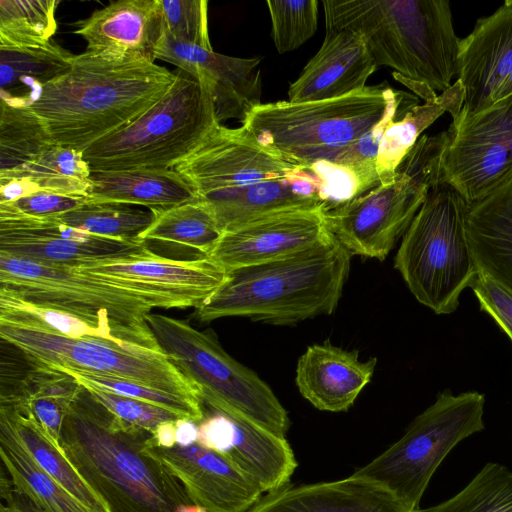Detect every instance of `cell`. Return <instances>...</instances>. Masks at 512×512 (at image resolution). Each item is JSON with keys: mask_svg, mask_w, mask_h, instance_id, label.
Returning a JSON list of instances; mask_svg holds the SVG:
<instances>
[{"mask_svg": "<svg viewBox=\"0 0 512 512\" xmlns=\"http://www.w3.org/2000/svg\"><path fill=\"white\" fill-rule=\"evenodd\" d=\"M175 79L176 73L143 57L86 50L27 106L56 144L83 152L144 113Z\"/></svg>", "mask_w": 512, "mask_h": 512, "instance_id": "1", "label": "cell"}, {"mask_svg": "<svg viewBox=\"0 0 512 512\" xmlns=\"http://www.w3.org/2000/svg\"><path fill=\"white\" fill-rule=\"evenodd\" d=\"M152 435L115 416L83 387L65 416L60 448L111 512H176L192 503L146 451Z\"/></svg>", "mask_w": 512, "mask_h": 512, "instance_id": "2", "label": "cell"}, {"mask_svg": "<svg viewBox=\"0 0 512 512\" xmlns=\"http://www.w3.org/2000/svg\"><path fill=\"white\" fill-rule=\"evenodd\" d=\"M326 33L360 35L377 66L424 100L458 75L461 39L445 0H324Z\"/></svg>", "mask_w": 512, "mask_h": 512, "instance_id": "3", "label": "cell"}, {"mask_svg": "<svg viewBox=\"0 0 512 512\" xmlns=\"http://www.w3.org/2000/svg\"><path fill=\"white\" fill-rule=\"evenodd\" d=\"M351 257L334 237L303 253L229 270L224 283L195 308L197 319L245 317L293 325L330 315L342 296Z\"/></svg>", "mask_w": 512, "mask_h": 512, "instance_id": "4", "label": "cell"}, {"mask_svg": "<svg viewBox=\"0 0 512 512\" xmlns=\"http://www.w3.org/2000/svg\"><path fill=\"white\" fill-rule=\"evenodd\" d=\"M407 96L379 85L322 101L261 103L242 126L262 145L306 169L335 161L391 111L401 108Z\"/></svg>", "mask_w": 512, "mask_h": 512, "instance_id": "5", "label": "cell"}, {"mask_svg": "<svg viewBox=\"0 0 512 512\" xmlns=\"http://www.w3.org/2000/svg\"><path fill=\"white\" fill-rule=\"evenodd\" d=\"M0 290L33 304L71 313L95 327L105 339L161 349L146 316L154 307L168 308L164 301L76 267L0 254Z\"/></svg>", "mask_w": 512, "mask_h": 512, "instance_id": "6", "label": "cell"}, {"mask_svg": "<svg viewBox=\"0 0 512 512\" xmlns=\"http://www.w3.org/2000/svg\"><path fill=\"white\" fill-rule=\"evenodd\" d=\"M469 203L446 181L433 185L402 237L394 260L416 300L451 314L478 273L466 233Z\"/></svg>", "mask_w": 512, "mask_h": 512, "instance_id": "7", "label": "cell"}, {"mask_svg": "<svg viewBox=\"0 0 512 512\" xmlns=\"http://www.w3.org/2000/svg\"><path fill=\"white\" fill-rule=\"evenodd\" d=\"M219 124L206 87L179 69L155 104L91 144L83 156L92 172L172 169Z\"/></svg>", "mask_w": 512, "mask_h": 512, "instance_id": "8", "label": "cell"}, {"mask_svg": "<svg viewBox=\"0 0 512 512\" xmlns=\"http://www.w3.org/2000/svg\"><path fill=\"white\" fill-rule=\"evenodd\" d=\"M450 130L421 136L394 178L326 211L328 228L351 254L384 260L404 236L429 189L443 180Z\"/></svg>", "mask_w": 512, "mask_h": 512, "instance_id": "9", "label": "cell"}, {"mask_svg": "<svg viewBox=\"0 0 512 512\" xmlns=\"http://www.w3.org/2000/svg\"><path fill=\"white\" fill-rule=\"evenodd\" d=\"M146 322L169 360L197 387L204 406L239 414L285 437L290 420L274 392L232 358L213 333L162 314L149 313Z\"/></svg>", "mask_w": 512, "mask_h": 512, "instance_id": "10", "label": "cell"}, {"mask_svg": "<svg viewBox=\"0 0 512 512\" xmlns=\"http://www.w3.org/2000/svg\"><path fill=\"white\" fill-rule=\"evenodd\" d=\"M485 396L445 389L404 435L352 475L373 481L416 512L437 468L464 439L484 430Z\"/></svg>", "mask_w": 512, "mask_h": 512, "instance_id": "11", "label": "cell"}, {"mask_svg": "<svg viewBox=\"0 0 512 512\" xmlns=\"http://www.w3.org/2000/svg\"><path fill=\"white\" fill-rule=\"evenodd\" d=\"M0 338L39 364L126 379L202 400L197 387L161 349L94 336L71 338L6 324H0Z\"/></svg>", "mask_w": 512, "mask_h": 512, "instance_id": "12", "label": "cell"}, {"mask_svg": "<svg viewBox=\"0 0 512 512\" xmlns=\"http://www.w3.org/2000/svg\"><path fill=\"white\" fill-rule=\"evenodd\" d=\"M442 177L469 204L512 177V95L464 120H453Z\"/></svg>", "mask_w": 512, "mask_h": 512, "instance_id": "13", "label": "cell"}, {"mask_svg": "<svg viewBox=\"0 0 512 512\" xmlns=\"http://www.w3.org/2000/svg\"><path fill=\"white\" fill-rule=\"evenodd\" d=\"M172 169L202 196L289 177L305 168L262 145L245 127L219 124Z\"/></svg>", "mask_w": 512, "mask_h": 512, "instance_id": "14", "label": "cell"}, {"mask_svg": "<svg viewBox=\"0 0 512 512\" xmlns=\"http://www.w3.org/2000/svg\"><path fill=\"white\" fill-rule=\"evenodd\" d=\"M333 238L324 205L291 208L224 231L209 258L229 271L303 253Z\"/></svg>", "mask_w": 512, "mask_h": 512, "instance_id": "15", "label": "cell"}, {"mask_svg": "<svg viewBox=\"0 0 512 512\" xmlns=\"http://www.w3.org/2000/svg\"><path fill=\"white\" fill-rule=\"evenodd\" d=\"M151 253L140 239L120 240L92 235L68 226L57 217L0 214V254L46 265L78 267Z\"/></svg>", "mask_w": 512, "mask_h": 512, "instance_id": "16", "label": "cell"}, {"mask_svg": "<svg viewBox=\"0 0 512 512\" xmlns=\"http://www.w3.org/2000/svg\"><path fill=\"white\" fill-rule=\"evenodd\" d=\"M76 268L126 289L158 298L168 308H197L227 278V271L209 257L178 260L154 252Z\"/></svg>", "mask_w": 512, "mask_h": 512, "instance_id": "17", "label": "cell"}, {"mask_svg": "<svg viewBox=\"0 0 512 512\" xmlns=\"http://www.w3.org/2000/svg\"><path fill=\"white\" fill-rule=\"evenodd\" d=\"M458 80L463 104L453 120H464L512 95V0L479 19L460 42Z\"/></svg>", "mask_w": 512, "mask_h": 512, "instance_id": "18", "label": "cell"}, {"mask_svg": "<svg viewBox=\"0 0 512 512\" xmlns=\"http://www.w3.org/2000/svg\"><path fill=\"white\" fill-rule=\"evenodd\" d=\"M152 436L146 451L177 478L192 504L207 512H248L263 497L259 485L225 456L198 443L161 448Z\"/></svg>", "mask_w": 512, "mask_h": 512, "instance_id": "19", "label": "cell"}, {"mask_svg": "<svg viewBox=\"0 0 512 512\" xmlns=\"http://www.w3.org/2000/svg\"><path fill=\"white\" fill-rule=\"evenodd\" d=\"M154 58L190 74L210 93L218 122H243L261 104L260 58H238L178 42L163 34Z\"/></svg>", "mask_w": 512, "mask_h": 512, "instance_id": "20", "label": "cell"}, {"mask_svg": "<svg viewBox=\"0 0 512 512\" xmlns=\"http://www.w3.org/2000/svg\"><path fill=\"white\" fill-rule=\"evenodd\" d=\"M377 67L360 35L346 30L326 33L318 52L289 86L288 101H322L360 91Z\"/></svg>", "mask_w": 512, "mask_h": 512, "instance_id": "21", "label": "cell"}, {"mask_svg": "<svg viewBox=\"0 0 512 512\" xmlns=\"http://www.w3.org/2000/svg\"><path fill=\"white\" fill-rule=\"evenodd\" d=\"M376 364V357L361 361L357 350H345L328 341L313 344L298 359L295 383L315 408L344 412L371 381Z\"/></svg>", "mask_w": 512, "mask_h": 512, "instance_id": "22", "label": "cell"}, {"mask_svg": "<svg viewBox=\"0 0 512 512\" xmlns=\"http://www.w3.org/2000/svg\"><path fill=\"white\" fill-rule=\"evenodd\" d=\"M73 33L87 43V51L132 55L154 61L164 34L160 0H118L80 20Z\"/></svg>", "mask_w": 512, "mask_h": 512, "instance_id": "23", "label": "cell"}, {"mask_svg": "<svg viewBox=\"0 0 512 512\" xmlns=\"http://www.w3.org/2000/svg\"><path fill=\"white\" fill-rule=\"evenodd\" d=\"M212 211L222 232L276 211L324 205L321 182L304 169L292 176L197 196Z\"/></svg>", "mask_w": 512, "mask_h": 512, "instance_id": "24", "label": "cell"}, {"mask_svg": "<svg viewBox=\"0 0 512 512\" xmlns=\"http://www.w3.org/2000/svg\"><path fill=\"white\" fill-rule=\"evenodd\" d=\"M248 512H414L381 485L351 475L332 482L286 486Z\"/></svg>", "mask_w": 512, "mask_h": 512, "instance_id": "25", "label": "cell"}, {"mask_svg": "<svg viewBox=\"0 0 512 512\" xmlns=\"http://www.w3.org/2000/svg\"><path fill=\"white\" fill-rule=\"evenodd\" d=\"M466 233L478 271L512 291V177L469 204Z\"/></svg>", "mask_w": 512, "mask_h": 512, "instance_id": "26", "label": "cell"}, {"mask_svg": "<svg viewBox=\"0 0 512 512\" xmlns=\"http://www.w3.org/2000/svg\"><path fill=\"white\" fill-rule=\"evenodd\" d=\"M223 412L232 421L229 449L223 456L252 478L264 493L288 486L297 461L286 438L239 414Z\"/></svg>", "mask_w": 512, "mask_h": 512, "instance_id": "27", "label": "cell"}, {"mask_svg": "<svg viewBox=\"0 0 512 512\" xmlns=\"http://www.w3.org/2000/svg\"><path fill=\"white\" fill-rule=\"evenodd\" d=\"M87 197L164 210L194 200L196 192L174 169L92 172Z\"/></svg>", "mask_w": 512, "mask_h": 512, "instance_id": "28", "label": "cell"}, {"mask_svg": "<svg viewBox=\"0 0 512 512\" xmlns=\"http://www.w3.org/2000/svg\"><path fill=\"white\" fill-rule=\"evenodd\" d=\"M0 417L8 421L36 463L64 490L90 512H111L103 498L85 481L26 408L0 404Z\"/></svg>", "mask_w": 512, "mask_h": 512, "instance_id": "29", "label": "cell"}, {"mask_svg": "<svg viewBox=\"0 0 512 512\" xmlns=\"http://www.w3.org/2000/svg\"><path fill=\"white\" fill-rule=\"evenodd\" d=\"M74 55L54 40L36 46H0V99L28 105L47 83L65 74Z\"/></svg>", "mask_w": 512, "mask_h": 512, "instance_id": "30", "label": "cell"}, {"mask_svg": "<svg viewBox=\"0 0 512 512\" xmlns=\"http://www.w3.org/2000/svg\"><path fill=\"white\" fill-rule=\"evenodd\" d=\"M0 457L14 490L37 512H90L43 471L2 417Z\"/></svg>", "mask_w": 512, "mask_h": 512, "instance_id": "31", "label": "cell"}, {"mask_svg": "<svg viewBox=\"0 0 512 512\" xmlns=\"http://www.w3.org/2000/svg\"><path fill=\"white\" fill-rule=\"evenodd\" d=\"M463 104V87L457 80L440 95L425 101L422 105H412L385 129L380 141L376 167L380 183L391 181L396 170L409 151L428 128L444 112L452 118L460 112Z\"/></svg>", "mask_w": 512, "mask_h": 512, "instance_id": "32", "label": "cell"}, {"mask_svg": "<svg viewBox=\"0 0 512 512\" xmlns=\"http://www.w3.org/2000/svg\"><path fill=\"white\" fill-rule=\"evenodd\" d=\"M155 213L154 222L139 237L147 245L186 249L196 258H205L223 234L210 208L198 197Z\"/></svg>", "mask_w": 512, "mask_h": 512, "instance_id": "33", "label": "cell"}, {"mask_svg": "<svg viewBox=\"0 0 512 512\" xmlns=\"http://www.w3.org/2000/svg\"><path fill=\"white\" fill-rule=\"evenodd\" d=\"M91 173L82 151L55 144L25 166L0 174V181L22 180L33 192L87 197Z\"/></svg>", "mask_w": 512, "mask_h": 512, "instance_id": "34", "label": "cell"}, {"mask_svg": "<svg viewBox=\"0 0 512 512\" xmlns=\"http://www.w3.org/2000/svg\"><path fill=\"white\" fill-rule=\"evenodd\" d=\"M55 144L27 105L0 100V174L25 166Z\"/></svg>", "mask_w": 512, "mask_h": 512, "instance_id": "35", "label": "cell"}, {"mask_svg": "<svg viewBox=\"0 0 512 512\" xmlns=\"http://www.w3.org/2000/svg\"><path fill=\"white\" fill-rule=\"evenodd\" d=\"M57 218L70 227L92 235L138 240L154 222L156 213L150 208L142 209L137 205L87 197L83 204Z\"/></svg>", "mask_w": 512, "mask_h": 512, "instance_id": "36", "label": "cell"}, {"mask_svg": "<svg viewBox=\"0 0 512 512\" xmlns=\"http://www.w3.org/2000/svg\"><path fill=\"white\" fill-rule=\"evenodd\" d=\"M58 0H0V46L29 47L52 40Z\"/></svg>", "mask_w": 512, "mask_h": 512, "instance_id": "37", "label": "cell"}, {"mask_svg": "<svg viewBox=\"0 0 512 512\" xmlns=\"http://www.w3.org/2000/svg\"><path fill=\"white\" fill-rule=\"evenodd\" d=\"M416 512H512V470L488 462L456 495Z\"/></svg>", "mask_w": 512, "mask_h": 512, "instance_id": "38", "label": "cell"}, {"mask_svg": "<svg viewBox=\"0 0 512 512\" xmlns=\"http://www.w3.org/2000/svg\"><path fill=\"white\" fill-rule=\"evenodd\" d=\"M0 324L71 338H103L95 327L71 313L27 302L3 290H0Z\"/></svg>", "mask_w": 512, "mask_h": 512, "instance_id": "39", "label": "cell"}, {"mask_svg": "<svg viewBox=\"0 0 512 512\" xmlns=\"http://www.w3.org/2000/svg\"><path fill=\"white\" fill-rule=\"evenodd\" d=\"M56 369L72 375L84 388H94L144 401L167 409L177 414L180 418L190 419L197 424H199L205 416L203 402L200 399L159 391L126 379L66 368Z\"/></svg>", "mask_w": 512, "mask_h": 512, "instance_id": "40", "label": "cell"}, {"mask_svg": "<svg viewBox=\"0 0 512 512\" xmlns=\"http://www.w3.org/2000/svg\"><path fill=\"white\" fill-rule=\"evenodd\" d=\"M271 18V34L279 53L297 49L316 32L318 1L269 0L266 2Z\"/></svg>", "mask_w": 512, "mask_h": 512, "instance_id": "41", "label": "cell"}, {"mask_svg": "<svg viewBox=\"0 0 512 512\" xmlns=\"http://www.w3.org/2000/svg\"><path fill=\"white\" fill-rule=\"evenodd\" d=\"M164 33L172 39L212 50L206 0H160Z\"/></svg>", "mask_w": 512, "mask_h": 512, "instance_id": "42", "label": "cell"}, {"mask_svg": "<svg viewBox=\"0 0 512 512\" xmlns=\"http://www.w3.org/2000/svg\"><path fill=\"white\" fill-rule=\"evenodd\" d=\"M85 389L115 416L152 434L161 423L180 418L167 409L144 401L94 388Z\"/></svg>", "mask_w": 512, "mask_h": 512, "instance_id": "43", "label": "cell"}, {"mask_svg": "<svg viewBox=\"0 0 512 512\" xmlns=\"http://www.w3.org/2000/svg\"><path fill=\"white\" fill-rule=\"evenodd\" d=\"M86 200V196L37 191L12 201L0 203V214L53 218L77 208Z\"/></svg>", "mask_w": 512, "mask_h": 512, "instance_id": "44", "label": "cell"}, {"mask_svg": "<svg viewBox=\"0 0 512 512\" xmlns=\"http://www.w3.org/2000/svg\"><path fill=\"white\" fill-rule=\"evenodd\" d=\"M469 287L480 309L495 320L512 342V291L479 271Z\"/></svg>", "mask_w": 512, "mask_h": 512, "instance_id": "45", "label": "cell"}, {"mask_svg": "<svg viewBox=\"0 0 512 512\" xmlns=\"http://www.w3.org/2000/svg\"><path fill=\"white\" fill-rule=\"evenodd\" d=\"M0 512H37L34 507L13 487V484L4 470L0 478Z\"/></svg>", "mask_w": 512, "mask_h": 512, "instance_id": "46", "label": "cell"}, {"mask_svg": "<svg viewBox=\"0 0 512 512\" xmlns=\"http://www.w3.org/2000/svg\"><path fill=\"white\" fill-rule=\"evenodd\" d=\"M198 424L186 418L176 420L177 445L187 447L197 443Z\"/></svg>", "mask_w": 512, "mask_h": 512, "instance_id": "47", "label": "cell"}, {"mask_svg": "<svg viewBox=\"0 0 512 512\" xmlns=\"http://www.w3.org/2000/svg\"><path fill=\"white\" fill-rule=\"evenodd\" d=\"M152 441L154 445L161 448H172L176 442V420L166 421L158 425L153 432Z\"/></svg>", "mask_w": 512, "mask_h": 512, "instance_id": "48", "label": "cell"}, {"mask_svg": "<svg viewBox=\"0 0 512 512\" xmlns=\"http://www.w3.org/2000/svg\"><path fill=\"white\" fill-rule=\"evenodd\" d=\"M176 512H207L203 507L195 504L182 505L177 508Z\"/></svg>", "mask_w": 512, "mask_h": 512, "instance_id": "49", "label": "cell"}]
</instances>
